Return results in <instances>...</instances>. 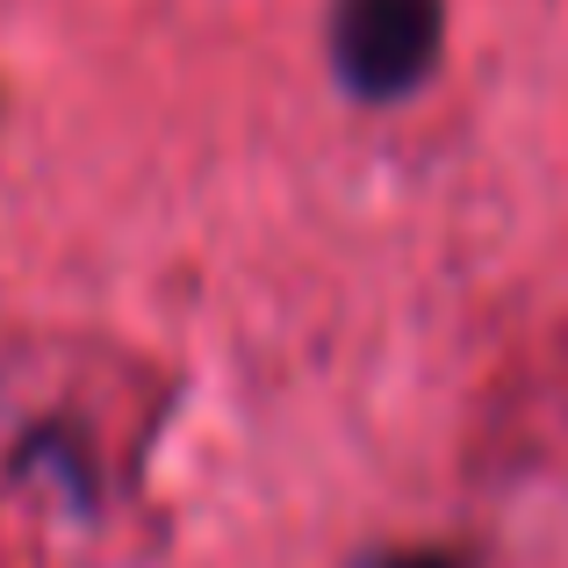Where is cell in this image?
Wrapping results in <instances>:
<instances>
[{
	"label": "cell",
	"instance_id": "obj_1",
	"mask_svg": "<svg viewBox=\"0 0 568 568\" xmlns=\"http://www.w3.org/2000/svg\"><path fill=\"white\" fill-rule=\"evenodd\" d=\"M446 58V0H332V72L353 101H410Z\"/></svg>",
	"mask_w": 568,
	"mask_h": 568
},
{
	"label": "cell",
	"instance_id": "obj_2",
	"mask_svg": "<svg viewBox=\"0 0 568 568\" xmlns=\"http://www.w3.org/2000/svg\"><path fill=\"white\" fill-rule=\"evenodd\" d=\"M375 568H475V561L454 555V547H396V555H382Z\"/></svg>",
	"mask_w": 568,
	"mask_h": 568
}]
</instances>
